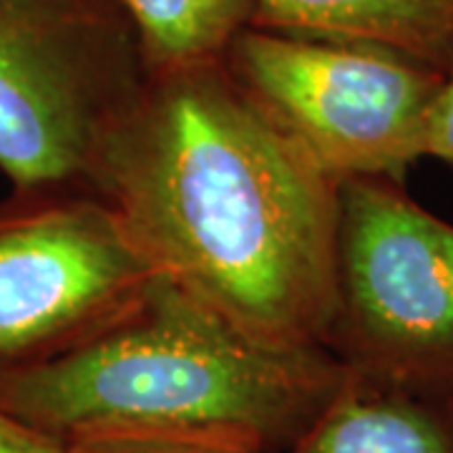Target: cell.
<instances>
[{
	"mask_svg": "<svg viewBox=\"0 0 453 453\" xmlns=\"http://www.w3.org/2000/svg\"><path fill=\"white\" fill-rule=\"evenodd\" d=\"M91 192L149 262L257 338L323 348L338 181L222 64L146 79L98 154Z\"/></svg>",
	"mask_w": 453,
	"mask_h": 453,
	"instance_id": "6da1fadb",
	"label": "cell"
},
{
	"mask_svg": "<svg viewBox=\"0 0 453 453\" xmlns=\"http://www.w3.org/2000/svg\"><path fill=\"white\" fill-rule=\"evenodd\" d=\"M342 375L320 345L267 342L159 273L98 335L0 375V411L61 443L142 436L280 453Z\"/></svg>",
	"mask_w": 453,
	"mask_h": 453,
	"instance_id": "7a4b0ae2",
	"label": "cell"
},
{
	"mask_svg": "<svg viewBox=\"0 0 453 453\" xmlns=\"http://www.w3.org/2000/svg\"><path fill=\"white\" fill-rule=\"evenodd\" d=\"M146 79L113 0H0V172L16 195L88 189Z\"/></svg>",
	"mask_w": 453,
	"mask_h": 453,
	"instance_id": "3957f363",
	"label": "cell"
},
{
	"mask_svg": "<svg viewBox=\"0 0 453 453\" xmlns=\"http://www.w3.org/2000/svg\"><path fill=\"white\" fill-rule=\"evenodd\" d=\"M323 348L345 371L453 395V225L398 179L338 181Z\"/></svg>",
	"mask_w": 453,
	"mask_h": 453,
	"instance_id": "277c9868",
	"label": "cell"
},
{
	"mask_svg": "<svg viewBox=\"0 0 453 453\" xmlns=\"http://www.w3.org/2000/svg\"><path fill=\"white\" fill-rule=\"evenodd\" d=\"M229 79L323 174L388 177L426 159L428 113L443 83L405 53L244 28L226 49Z\"/></svg>",
	"mask_w": 453,
	"mask_h": 453,
	"instance_id": "5b68a950",
	"label": "cell"
},
{
	"mask_svg": "<svg viewBox=\"0 0 453 453\" xmlns=\"http://www.w3.org/2000/svg\"><path fill=\"white\" fill-rule=\"evenodd\" d=\"M159 270L91 189L0 211V375L79 348L131 310Z\"/></svg>",
	"mask_w": 453,
	"mask_h": 453,
	"instance_id": "8992f818",
	"label": "cell"
},
{
	"mask_svg": "<svg viewBox=\"0 0 453 453\" xmlns=\"http://www.w3.org/2000/svg\"><path fill=\"white\" fill-rule=\"evenodd\" d=\"M280 453H453V395L345 371L320 413Z\"/></svg>",
	"mask_w": 453,
	"mask_h": 453,
	"instance_id": "52a82bcc",
	"label": "cell"
},
{
	"mask_svg": "<svg viewBox=\"0 0 453 453\" xmlns=\"http://www.w3.org/2000/svg\"><path fill=\"white\" fill-rule=\"evenodd\" d=\"M252 28L383 46L438 71L453 61V0H257Z\"/></svg>",
	"mask_w": 453,
	"mask_h": 453,
	"instance_id": "ba28073f",
	"label": "cell"
},
{
	"mask_svg": "<svg viewBox=\"0 0 453 453\" xmlns=\"http://www.w3.org/2000/svg\"><path fill=\"white\" fill-rule=\"evenodd\" d=\"M139 38L146 76L222 64L257 0H113Z\"/></svg>",
	"mask_w": 453,
	"mask_h": 453,
	"instance_id": "9c48e42d",
	"label": "cell"
},
{
	"mask_svg": "<svg viewBox=\"0 0 453 453\" xmlns=\"http://www.w3.org/2000/svg\"><path fill=\"white\" fill-rule=\"evenodd\" d=\"M73 453H237L210 443L196 441H177V438H91L79 443H65Z\"/></svg>",
	"mask_w": 453,
	"mask_h": 453,
	"instance_id": "30bf717a",
	"label": "cell"
},
{
	"mask_svg": "<svg viewBox=\"0 0 453 453\" xmlns=\"http://www.w3.org/2000/svg\"><path fill=\"white\" fill-rule=\"evenodd\" d=\"M426 159H438L453 166V61L443 73V83L428 113Z\"/></svg>",
	"mask_w": 453,
	"mask_h": 453,
	"instance_id": "8fae6325",
	"label": "cell"
},
{
	"mask_svg": "<svg viewBox=\"0 0 453 453\" xmlns=\"http://www.w3.org/2000/svg\"><path fill=\"white\" fill-rule=\"evenodd\" d=\"M0 453H73L65 443L0 411Z\"/></svg>",
	"mask_w": 453,
	"mask_h": 453,
	"instance_id": "7c38bea8",
	"label": "cell"
}]
</instances>
